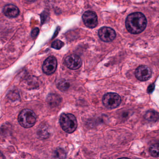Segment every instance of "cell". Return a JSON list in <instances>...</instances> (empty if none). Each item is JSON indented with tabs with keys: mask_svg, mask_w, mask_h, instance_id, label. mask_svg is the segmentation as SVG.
Segmentation results:
<instances>
[{
	"mask_svg": "<svg viewBox=\"0 0 159 159\" xmlns=\"http://www.w3.org/2000/svg\"><path fill=\"white\" fill-rule=\"evenodd\" d=\"M147 21L144 15L141 12L130 14L126 20V27L129 32L133 34L141 33L145 29Z\"/></svg>",
	"mask_w": 159,
	"mask_h": 159,
	"instance_id": "6da1fadb",
	"label": "cell"
},
{
	"mask_svg": "<svg viewBox=\"0 0 159 159\" xmlns=\"http://www.w3.org/2000/svg\"><path fill=\"white\" fill-rule=\"evenodd\" d=\"M60 123L62 129L67 133H72L77 127L76 118L71 114H62L60 118Z\"/></svg>",
	"mask_w": 159,
	"mask_h": 159,
	"instance_id": "7a4b0ae2",
	"label": "cell"
},
{
	"mask_svg": "<svg viewBox=\"0 0 159 159\" xmlns=\"http://www.w3.org/2000/svg\"><path fill=\"white\" fill-rule=\"evenodd\" d=\"M36 116L34 112L30 109L22 110L18 118L19 124L24 128H30L34 126L36 122Z\"/></svg>",
	"mask_w": 159,
	"mask_h": 159,
	"instance_id": "3957f363",
	"label": "cell"
},
{
	"mask_svg": "<svg viewBox=\"0 0 159 159\" xmlns=\"http://www.w3.org/2000/svg\"><path fill=\"white\" fill-rule=\"evenodd\" d=\"M121 98L116 93H107L104 95L102 103L108 109H114L117 107L121 103Z\"/></svg>",
	"mask_w": 159,
	"mask_h": 159,
	"instance_id": "277c9868",
	"label": "cell"
},
{
	"mask_svg": "<svg viewBox=\"0 0 159 159\" xmlns=\"http://www.w3.org/2000/svg\"><path fill=\"white\" fill-rule=\"evenodd\" d=\"M57 61L54 56H50L46 59L43 65V71L44 73L51 75L57 70Z\"/></svg>",
	"mask_w": 159,
	"mask_h": 159,
	"instance_id": "5b68a950",
	"label": "cell"
},
{
	"mask_svg": "<svg viewBox=\"0 0 159 159\" xmlns=\"http://www.w3.org/2000/svg\"><path fill=\"white\" fill-rule=\"evenodd\" d=\"M82 19L85 25L89 28H93L98 24V18L95 12L86 11L82 16Z\"/></svg>",
	"mask_w": 159,
	"mask_h": 159,
	"instance_id": "8992f818",
	"label": "cell"
},
{
	"mask_svg": "<svg viewBox=\"0 0 159 159\" xmlns=\"http://www.w3.org/2000/svg\"><path fill=\"white\" fill-rule=\"evenodd\" d=\"M135 76L140 81H145L150 79L152 76V72L147 66L141 65L135 70Z\"/></svg>",
	"mask_w": 159,
	"mask_h": 159,
	"instance_id": "52a82bcc",
	"label": "cell"
},
{
	"mask_svg": "<svg viewBox=\"0 0 159 159\" xmlns=\"http://www.w3.org/2000/svg\"><path fill=\"white\" fill-rule=\"evenodd\" d=\"M98 35L101 40L104 42H111L116 36L115 31L109 27H103L101 28L98 32Z\"/></svg>",
	"mask_w": 159,
	"mask_h": 159,
	"instance_id": "ba28073f",
	"label": "cell"
},
{
	"mask_svg": "<svg viewBox=\"0 0 159 159\" xmlns=\"http://www.w3.org/2000/svg\"><path fill=\"white\" fill-rule=\"evenodd\" d=\"M65 63L69 69L75 70L80 68L82 65V61L79 56L73 54L66 57Z\"/></svg>",
	"mask_w": 159,
	"mask_h": 159,
	"instance_id": "9c48e42d",
	"label": "cell"
},
{
	"mask_svg": "<svg viewBox=\"0 0 159 159\" xmlns=\"http://www.w3.org/2000/svg\"><path fill=\"white\" fill-rule=\"evenodd\" d=\"M3 11L6 16L10 18L16 17L18 16L20 12L18 8L12 4L5 6Z\"/></svg>",
	"mask_w": 159,
	"mask_h": 159,
	"instance_id": "30bf717a",
	"label": "cell"
},
{
	"mask_svg": "<svg viewBox=\"0 0 159 159\" xmlns=\"http://www.w3.org/2000/svg\"><path fill=\"white\" fill-rule=\"evenodd\" d=\"M146 120L150 122H156L159 120L158 113L153 110H150L146 112L144 115Z\"/></svg>",
	"mask_w": 159,
	"mask_h": 159,
	"instance_id": "8fae6325",
	"label": "cell"
},
{
	"mask_svg": "<svg viewBox=\"0 0 159 159\" xmlns=\"http://www.w3.org/2000/svg\"><path fill=\"white\" fill-rule=\"evenodd\" d=\"M47 102L49 105L53 107L57 106L60 104L61 99L56 94H50L48 97Z\"/></svg>",
	"mask_w": 159,
	"mask_h": 159,
	"instance_id": "7c38bea8",
	"label": "cell"
},
{
	"mask_svg": "<svg viewBox=\"0 0 159 159\" xmlns=\"http://www.w3.org/2000/svg\"><path fill=\"white\" fill-rule=\"evenodd\" d=\"M149 153L150 155L154 157H159V144H154L149 148Z\"/></svg>",
	"mask_w": 159,
	"mask_h": 159,
	"instance_id": "4fadbf2b",
	"label": "cell"
},
{
	"mask_svg": "<svg viewBox=\"0 0 159 159\" xmlns=\"http://www.w3.org/2000/svg\"><path fill=\"white\" fill-rule=\"evenodd\" d=\"M54 156L56 158L58 159H65L67 155L65 151L62 148H58L55 151Z\"/></svg>",
	"mask_w": 159,
	"mask_h": 159,
	"instance_id": "5bb4252c",
	"label": "cell"
},
{
	"mask_svg": "<svg viewBox=\"0 0 159 159\" xmlns=\"http://www.w3.org/2000/svg\"><path fill=\"white\" fill-rule=\"evenodd\" d=\"M57 87L60 90L66 91L69 89V87H70V84L66 80H61L60 82L58 83Z\"/></svg>",
	"mask_w": 159,
	"mask_h": 159,
	"instance_id": "9a60e30c",
	"label": "cell"
},
{
	"mask_svg": "<svg viewBox=\"0 0 159 159\" xmlns=\"http://www.w3.org/2000/svg\"><path fill=\"white\" fill-rule=\"evenodd\" d=\"M64 46V43L59 40H57L53 42L51 47L55 49H59Z\"/></svg>",
	"mask_w": 159,
	"mask_h": 159,
	"instance_id": "2e32d148",
	"label": "cell"
},
{
	"mask_svg": "<svg viewBox=\"0 0 159 159\" xmlns=\"http://www.w3.org/2000/svg\"><path fill=\"white\" fill-rule=\"evenodd\" d=\"M155 85L154 84H151V85L148 86V93H151L155 89Z\"/></svg>",
	"mask_w": 159,
	"mask_h": 159,
	"instance_id": "e0dca14e",
	"label": "cell"
},
{
	"mask_svg": "<svg viewBox=\"0 0 159 159\" xmlns=\"http://www.w3.org/2000/svg\"><path fill=\"white\" fill-rule=\"evenodd\" d=\"M39 29L38 28H36L35 29H34L32 31L31 33V35L32 37H36L38 35V33H39Z\"/></svg>",
	"mask_w": 159,
	"mask_h": 159,
	"instance_id": "ac0fdd59",
	"label": "cell"
},
{
	"mask_svg": "<svg viewBox=\"0 0 159 159\" xmlns=\"http://www.w3.org/2000/svg\"><path fill=\"white\" fill-rule=\"evenodd\" d=\"M0 159H4L3 155L1 152H0Z\"/></svg>",
	"mask_w": 159,
	"mask_h": 159,
	"instance_id": "d6986e66",
	"label": "cell"
},
{
	"mask_svg": "<svg viewBox=\"0 0 159 159\" xmlns=\"http://www.w3.org/2000/svg\"><path fill=\"white\" fill-rule=\"evenodd\" d=\"M118 159H130L129 158H119Z\"/></svg>",
	"mask_w": 159,
	"mask_h": 159,
	"instance_id": "ffe728a7",
	"label": "cell"
}]
</instances>
